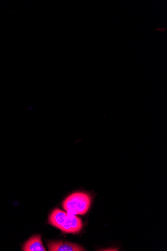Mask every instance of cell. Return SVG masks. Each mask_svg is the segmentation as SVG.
I'll return each mask as SVG.
<instances>
[{"label": "cell", "instance_id": "6da1fadb", "mask_svg": "<svg viewBox=\"0 0 167 251\" xmlns=\"http://www.w3.org/2000/svg\"><path fill=\"white\" fill-rule=\"evenodd\" d=\"M49 221L50 224L65 233H79L83 226L82 220L76 215L58 209L52 212L49 216Z\"/></svg>", "mask_w": 167, "mask_h": 251}, {"label": "cell", "instance_id": "7a4b0ae2", "mask_svg": "<svg viewBox=\"0 0 167 251\" xmlns=\"http://www.w3.org/2000/svg\"><path fill=\"white\" fill-rule=\"evenodd\" d=\"M91 201V197L89 194L76 192L68 196L63 201L62 206L68 213L83 215L89 211Z\"/></svg>", "mask_w": 167, "mask_h": 251}, {"label": "cell", "instance_id": "3957f363", "mask_svg": "<svg viewBox=\"0 0 167 251\" xmlns=\"http://www.w3.org/2000/svg\"><path fill=\"white\" fill-rule=\"evenodd\" d=\"M50 251H83L85 249L81 246L63 241H52L47 244Z\"/></svg>", "mask_w": 167, "mask_h": 251}, {"label": "cell", "instance_id": "277c9868", "mask_svg": "<svg viewBox=\"0 0 167 251\" xmlns=\"http://www.w3.org/2000/svg\"><path fill=\"white\" fill-rule=\"evenodd\" d=\"M23 251H46L41 240V235H34L30 238L22 248Z\"/></svg>", "mask_w": 167, "mask_h": 251}]
</instances>
